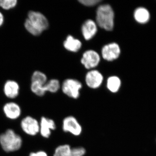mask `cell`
Listing matches in <instances>:
<instances>
[{
  "label": "cell",
  "instance_id": "6da1fadb",
  "mask_svg": "<svg viewBox=\"0 0 156 156\" xmlns=\"http://www.w3.org/2000/svg\"><path fill=\"white\" fill-rule=\"evenodd\" d=\"M115 14L111 6L108 5L99 6L96 12V22L101 28L112 31L114 26Z\"/></svg>",
  "mask_w": 156,
  "mask_h": 156
},
{
  "label": "cell",
  "instance_id": "7a4b0ae2",
  "mask_svg": "<svg viewBox=\"0 0 156 156\" xmlns=\"http://www.w3.org/2000/svg\"><path fill=\"white\" fill-rule=\"evenodd\" d=\"M22 144L21 137L12 129H8L0 135V144L3 150L6 152L18 151Z\"/></svg>",
  "mask_w": 156,
  "mask_h": 156
},
{
  "label": "cell",
  "instance_id": "3957f363",
  "mask_svg": "<svg viewBox=\"0 0 156 156\" xmlns=\"http://www.w3.org/2000/svg\"><path fill=\"white\" fill-rule=\"evenodd\" d=\"M82 87L80 82L77 80L67 79L62 84V91L65 95L74 99L80 97V90Z\"/></svg>",
  "mask_w": 156,
  "mask_h": 156
},
{
  "label": "cell",
  "instance_id": "277c9868",
  "mask_svg": "<svg viewBox=\"0 0 156 156\" xmlns=\"http://www.w3.org/2000/svg\"><path fill=\"white\" fill-rule=\"evenodd\" d=\"M32 25L40 31L43 32L49 27V22L44 14L39 12L30 11L28 14V18Z\"/></svg>",
  "mask_w": 156,
  "mask_h": 156
},
{
  "label": "cell",
  "instance_id": "5b68a950",
  "mask_svg": "<svg viewBox=\"0 0 156 156\" xmlns=\"http://www.w3.org/2000/svg\"><path fill=\"white\" fill-rule=\"evenodd\" d=\"M62 129L65 132L70 133L76 136H80L83 131L80 124L73 116L66 117L63 119Z\"/></svg>",
  "mask_w": 156,
  "mask_h": 156
},
{
  "label": "cell",
  "instance_id": "8992f818",
  "mask_svg": "<svg viewBox=\"0 0 156 156\" xmlns=\"http://www.w3.org/2000/svg\"><path fill=\"white\" fill-rule=\"evenodd\" d=\"M86 153V149L83 147L72 148L68 144H64L56 148L53 156H83Z\"/></svg>",
  "mask_w": 156,
  "mask_h": 156
},
{
  "label": "cell",
  "instance_id": "52a82bcc",
  "mask_svg": "<svg viewBox=\"0 0 156 156\" xmlns=\"http://www.w3.org/2000/svg\"><path fill=\"white\" fill-rule=\"evenodd\" d=\"M20 125L23 131L28 135L34 136L40 132V124L32 117L27 116L23 119Z\"/></svg>",
  "mask_w": 156,
  "mask_h": 156
},
{
  "label": "cell",
  "instance_id": "ba28073f",
  "mask_svg": "<svg viewBox=\"0 0 156 156\" xmlns=\"http://www.w3.org/2000/svg\"><path fill=\"white\" fill-rule=\"evenodd\" d=\"M99 54L92 50H87L83 53L81 62L87 69L96 67L100 62Z\"/></svg>",
  "mask_w": 156,
  "mask_h": 156
},
{
  "label": "cell",
  "instance_id": "9c48e42d",
  "mask_svg": "<svg viewBox=\"0 0 156 156\" xmlns=\"http://www.w3.org/2000/svg\"><path fill=\"white\" fill-rule=\"evenodd\" d=\"M121 53L119 45L113 43L105 45L101 50V54L104 59L112 61L119 58Z\"/></svg>",
  "mask_w": 156,
  "mask_h": 156
},
{
  "label": "cell",
  "instance_id": "30bf717a",
  "mask_svg": "<svg viewBox=\"0 0 156 156\" xmlns=\"http://www.w3.org/2000/svg\"><path fill=\"white\" fill-rule=\"evenodd\" d=\"M103 80L102 74L97 70H93L87 73L86 82L89 88L96 89L100 87Z\"/></svg>",
  "mask_w": 156,
  "mask_h": 156
},
{
  "label": "cell",
  "instance_id": "8fae6325",
  "mask_svg": "<svg viewBox=\"0 0 156 156\" xmlns=\"http://www.w3.org/2000/svg\"><path fill=\"white\" fill-rule=\"evenodd\" d=\"M56 128V124L53 120L42 117L40 124V132L43 137L49 138L51 135V131Z\"/></svg>",
  "mask_w": 156,
  "mask_h": 156
},
{
  "label": "cell",
  "instance_id": "7c38bea8",
  "mask_svg": "<svg viewBox=\"0 0 156 156\" xmlns=\"http://www.w3.org/2000/svg\"><path fill=\"white\" fill-rule=\"evenodd\" d=\"M3 111L6 116L10 119L14 120L18 119L21 114V109L17 103L9 102L6 103L4 107Z\"/></svg>",
  "mask_w": 156,
  "mask_h": 156
},
{
  "label": "cell",
  "instance_id": "4fadbf2b",
  "mask_svg": "<svg viewBox=\"0 0 156 156\" xmlns=\"http://www.w3.org/2000/svg\"><path fill=\"white\" fill-rule=\"evenodd\" d=\"M82 32L85 40H90L96 34L97 27L96 23L92 20H88L84 23L82 27Z\"/></svg>",
  "mask_w": 156,
  "mask_h": 156
},
{
  "label": "cell",
  "instance_id": "5bb4252c",
  "mask_svg": "<svg viewBox=\"0 0 156 156\" xmlns=\"http://www.w3.org/2000/svg\"><path fill=\"white\" fill-rule=\"evenodd\" d=\"M19 90V85L14 81H7L4 85V92L5 95L7 97L11 99L18 96Z\"/></svg>",
  "mask_w": 156,
  "mask_h": 156
},
{
  "label": "cell",
  "instance_id": "9a60e30c",
  "mask_svg": "<svg viewBox=\"0 0 156 156\" xmlns=\"http://www.w3.org/2000/svg\"><path fill=\"white\" fill-rule=\"evenodd\" d=\"M66 49L73 52H77L80 49L82 43L78 39L74 38L72 36H68L63 43Z\"/></svg>",
  "mask_w": 156,
  "mask_h": 156
},
{
  "label": "cell",
  "instance_id": "2e32d148",
  "mask_svg": "<svg viewBox=\"0 0 156 156\" xmlns=\"http://www.w3.org/2000/svg\"><path fill=\"white\" fill-rule=\"evenodd\" d=\"M134 17L136 22L144 24L149 20L150 14L147 9L140 7L137 8L134 11Z\"/></svg>",
  "mask_w": 156,
  "mask_h": 156
},
{
  "label": "cell",
  "instance_id": "e0dca14e",
  "mask_svg": "<svg viewBox=\"0 0 156 156\" xmlns=\"http://www.w3.org/2000/svg\"><path fill=\"white\" fill-rule=\"evenodd\" d=\"M121 86V80L118 77L113 76L108 79L107 87L111 92L116 93L119 90Z\"/></svg>",
  "mask_w": 156,
  "mask_h": 156
},
{
  "label": "cell",
  "instance_id": "ac0fdd59",
  "mask_svg": "<svg viewBox=\"0 0 156 156\" xmlns=\"http://www.w3.org/2000/svg\"><path fill=\"white\" fill-rule=\"evenodd\" d=\"M46 92H49L55 93L58 91L60 88L59 81L57 80H51L47 82L44 86Z\"/></svg>",
  "mask_w": 156,
  "mask_h": 156
},
{
  "label": "cell",
  "instance_id": "d6986e66",
  "mask_svg": "<svg viewBox=\"0 0 156 156\" xmlns=\"http://www.w3.org/2000/svg\"><path fill=\"white\" fill-rule=\"evenodd\" d=\"M44 86V85H42L37 82H31V90L32 92L37 96H43L46 92Z\"/></svg>",
  "mask_w": 156,
  "mask_h": 156
},
{
  "label": "cell",
  "instance_id": "ffe728a7",
  "mask_svg": "<svg viewBox=\"0 0 156 156\" xmlns=\"http://www.w3.org/2000/svg\"><path fill=\"white\" fill-rule=\"evenodd\" d=\"M31 82H37L42 85H45L47 82V76L41 72L36 71L32 76Z\"/></svg>",
  "mask_w": 156,
  "mask_h": 156
},
{
  "label": "cell",
  "instance_id": "44dd1931",
  "mask_svg": "<svg viewBox=\"0 0 156 156\" xmlns=\"http://www.w3.org/2000/svg\"><path fill=\"white\" fill-rule=\"evenodd\" d=\"M17 0H0V7L5 10L13 9L17 5Z\"/></svg>",
  "mask_w": 156,
  "mask_h": 156
},
{
  "label": "cell",
  "instance_id": "7402d4cb",
  "mask_svg": "<svg viewBox=\"0 0 156 156\" xmlns=\"http://www.w3.org/2000/svg\"><path fill=\"white\" fill-rule=\"evenodd\" d=\"M24 26H25L26 29L29 33L35 36H38L42 34L41 32L40 31V30L37 29L32 25L31 23L27 19H26L25 23H24Z\"/></svg>",
  "mask_w": 156,
  "mask_h": 156
},
{
  "label": "cell",
  "instance_id": "603a6c76",
  "mask_svg": "<svg viewBox=\"0 0 156 156\" xmlns=\"http://www.w3.org/2000/svg\"><path fill=\"white\" fill-rule=\"evenodd\" d=\"M79 2L84 5L91 7V6H95L97 5L98 3L100 2L101 1L100 0H80V1H79Z\"/></svg>",
  "mask_w": 156,
  "mask_h": 156
},
{
  "label": "cell",
  "instance_id": "cb8c5ba5",
  "mask_svg": "<svg viewBox=\"0 0 156 156\" xmlns=\"http://www.w3.org/2000/svg\"><path fill=\"white\" fill-rule=\"evenodd\" d=\"M29 156H48L47 154L43 151H40L35 153H31L30 154Z\"/></svg>",
  "mask_w": 156,
  "mask_h": 156
},
{
  "label": "cell",
  "instance_id": "d4e9b609",
  "mask_svg": "<svg viewBox=\"0 0 156 156\" xmlns=\"http://www.w3.org/2000/svg\"><path fill=\"white\" fill-rule=\"evenodd\" d=\"M4 22V17L3 14L0 12V27L3 25Z\"/></svg>",
  "mask_w": 156,
  "mask_h": 156
}]
</instances>
